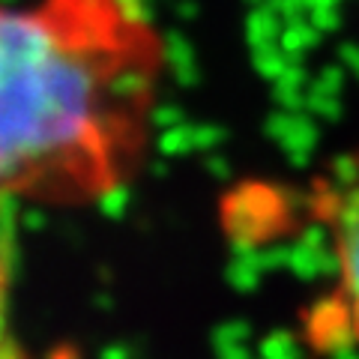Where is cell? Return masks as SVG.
<instances>
[{
  "label": "cell",
  "instance_id": "3957f363",
  "mask_svg": "<svg viewBox=\"0 0 359 359\" xmlns=\"http://www.w3.org/2000/svg\"><path fill=\"white\" fill-rule=\"evenodd\" d=\"M15 207L0 198V359H13V287H15Z\"/></svg>",
  "mask_w": 359,
  "mask_h": 359
},
{
  "label": "cell",
  "instance_id": "6da1fadb",
  "mask_svg": "<svg viewBox=\"0 0 359 359\" xmlns=\"http://www.w3.org/2000/svg\"><path fill=\"white\" fill-rule=\"evenodd\" d=\"M168 42L147 0L0 4V198L93 207L153 147Z\"/></svg>",
  "mask_w": 359,
  "mask_h": 359
},
{
  "label": "cell",
  "instance_id": "7a4b0ae2",
  "mask_svg": "<svg viewBox=\"0 0 359 359\" xmlns=\"http://www.w3.org/2000/svg\"><path fill=\"white\" fill-rule=\"evenodd\" d=\"M311 216L323 233L330 278L306 311L314 351L359 359V147L318 183Z\"/></svg>",
  "mask_w": 359,
  "mask_h": 359
}]
</instances>
